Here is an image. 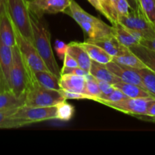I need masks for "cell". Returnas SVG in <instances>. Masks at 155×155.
<instances>
[{
    "mask_svg": "<svg viewBox=\"0 0 155 155\" xmlns=\"http://www.w3.org/2000/svg\"><path fill=\"white\" fill-rule=\"evenodd\" d=\"M56 105L51 107H27L23 105L17 109L12 114V117L21 121L24 126H27L33 123L56 120Z\"/></svg>",
    "mask_w": 155,
    "mask_h": 155,
    "instance_id": "7",
    "label": "cell"
},
{
    "mask_svg": "<svg viewBox=\"0 0 155 155\" xmlns=\"http://www.w3.org/2000/svg\"><path fill=\"white\" fill-rule=\"evenodd\" d=\"M112 61L120 64L129 67L134 69H142V68H147L146 65L132 51L124 55L113 57Z\"/></svg>",
    "mask_w": 155,
    "mask_h": 155,
    "instance_id": "26",
    "label": "cell"
},
{
    "mask_svg": "<svg viewBox=\"0 0 155 155\" xmlns=\"http://www.w3.org/2000/svg\"><path fill=\"white\" fill-rule=\"evenodd\" d=\"M139 119H142L147 121H151V122H155V100L149 106L146 116L142 117L139 118Z\"/></svg>",
    "mask_w": 155,
    "mask_h": 155,
    "instance_id": "37",
    "label": "cell"
},
{
    "mask_svg": "<svg viewBox=\"0 0 155 155\" xmlns=\"http://www.w3.org/2000/svg\"><path fill=\"white\" fill-rule=\"evenodd\" d=\"M119 24L140 33L142 35L143 39H150L155 35V27L147 21L140 8L135 10L131 9L129 14L120 17Z\"/></svg>",
    "mask_w": 155,
    "mask_h": 155,
    "instance_id": "8",
    "label": "cell"
},
{
    "mask_svg": "<svg viewBox=\"0 0 155 155\" xmlns=\"http://www.w3.org/2000/svg\"><path fill=\"white\" fill-rule=\"evenodd\" d=\"M86 78L81 76L73 75V74H62L59 77V86H60L61 89L88 95L86 91Z\"/></svg>",
    "mask_w": 155,
    "mask_h": 155,
    "instance_id": "14",
    "label": "cell"
},
{
    "mask_svg": "<svg viewBox=\"0 0 155 155\" xmlns=\"http://www.w3.org/2000/svg\"><path fill=\"white\" fill-rule=\"evenodd\" d=\"M64 62V67H67V68H74V67H78L77 61L70 55L69 54L66 52L65 57L63 59Z\"/></svg>",
    "mask_w": 155,
    "mask_h": 155,
    "instance_id": "39",
    "label": "cell"
},
{
    "mask_svg": "<svg viewBox=\"0 0 155 155\" xmlns=\"http://www.w3.org/2000/svg\"><path fill=\"white\" fill-rule=\"evenodd\" d=\"M112 26L113 29V36L120 43L128 48L139 44L143 39L142 35L140 33L126 28L119 23Z\"/></svg>",
    "mask_w": 155,
    "mask_h": 155,
    "instance_id": "15",
    "label": "cell"
},
{
    "mask_svg": "<svg viewBox=\"0 0 155 155\" xmlns=\"http://www.w3.org/2000/svg\"><path fill=\"white\" fill-rule=\"evenodd\" d=\"M130 10L131 7L127 0H118L116 4V12L117 15H118V18L129 14Z\"/></svg>",
    "mask_w": 155,
    "mask_h": 155,
    "instance_id": "33",
    "label": "cell"
},
{
    "mask_svg": "<svg viewBox=\"0 0 155 155\" xmlns=\"http://www.w3.org/2000/svg\"><path fill=\"white\" fill-rule=\"evenodd\" d=\"M5 91H10V89H9V86L6 81L1 65H0V92H5Z\"/></svg>",
    "mask_w": 155,
    "mask_h": 155,
    "instance_id": "40",
    "label": "cell"
},
{
    "mask_svg": "<svg viewBox=\"0 0 155 155\" xmlns=\"http://www.w3.org/2000/svg\"><path fill=\"white\" fill-rule=\"evenodd\" d=\"M61 75L62 74H73V75L81 76V77H88L90 76V73L85 71L83 68L80 67H74V68H67V67H62L61 69Z\"/></svg>",
    "mask_w": 155,
    "mask_h": 155,
    "instance_id": "32",
    "label": "cell"
},
{
    "mask_svg": "<svg viewBox=\"0 0 155 155\" xmlns=\"http://www.w3.org/2000/svg\"><path fill=\"white\" fill-rule=\"evenodd\" d=\"M24 97H17L11 91L0 92V110L18 108L24 104Z\"/></svg>",
    "mask_w": 155,
    "mask_h": 155,
    "instance_id": "23",
    "label": "cell"
},
{
    "mask_svg": "<svg viewBox=\"0 0 155 155\" xmlns=\"http://www.w3.org/2000/svg\"><path fill=\"white\" fill-rule=\"evenodd\" d=\"M71 0H33L27 3L30 12L43 16L45 14L63 12L68 7Z\"/></svg>",
    "mask_w": 155,
    "mask_h": 155,
    "instance_id": "10",
    "label": "cell"
},
{
    "mask_svg": "<svg viewBox=\"0 0 155 155\" xmlns=\"http://www.w3.org/2000/svg\"><path fill=\"white\" fill-rule=\"evenodd\" d=\"M30 22L33 31V45L43 60L49 71L57 77L61 76V70L55 58L51 45V35L46 23L43 18L33 12H30Z\"/></svg>",
    "mask_w": 155,
    "mask_h": 155,
    "instance_id": "1",
    "label": "cell"
},
{
    "mask_svg": "<svg viewBox=\"0 0 155 155\" xmlns=\"http://www.w3.org/2000/svg\"><path fill=\"white\" fill-rule=\"evenodd\" d=\"M61 92L63 95L64 98H65V100L68 99H88L91 100V98L90 96L87 95H84L81 93H78V92H68V91L62 90L60 89Z\"/></svg>",
    "mask_w": 155,
    "mask_h": 155,
    "instance_id": "34",
    "label": "cell"
},
{
    "mask_svg": "<svg viewBox=\"0 0 155 155\" xmlns=\"http://www.w3.org/2000/svg\"><path fill=\"white\" fill-rule=\"evenodd\" d=\"M97 83H98L99 88H100V91L102 92V95H108V94L111 93L115 89L113 85L110 84V83H107V82L103 81V80H97Z\"/></svg>",
    "mask_w": 155,
    "mask_h": 155,
    "instance_id": "36",
    "label": "cell"
},
{
    "mask_svg": "<svg viewBox=\"0 0 155 155\" xmlns=\"http://www.w3.org/2000/svg\"><path fill=\"white\" fill-rule=\"evenodd\" d=\"M67 53L77 61L78 67L89 72L92 60L87 51L79 45L78 42H71L68 43Z\"/></svg>",
    "mask_w": 155,
    "mask_h": 155,
    "instance_id": "16",
    "label": "cell"
},
{
    "mask_svg": "<svg viewBox=\"0 0 155 155\" xmlns=\"http://www.w3.org/2000/svg\"><path fill=\"white\" fill-rule=\"evenodd\" d=\"M135 71L141 77L146 90L155 98V72L147 68L135 69Z\"/></svg>",
    "mask_w": 155,
    "mask_h": 155,
    "instance_id": "25",
    "label": "cell"
},
{
    "mask_svg": "<svg viewBox=\"0 0 155 155\" xmlns=\"http://www.w3.org/2000/svg\"><path fill=\"white\" fill-rule=\"evenodd\" d=\"M15 33L16 45L19 49L21 57L28 70L30 75L32 77V74L36 71H49L33 43L21 36V33L15 28Z\"/></svg>",
    "mask_w": 155,
    "mask_h": 155,
    "instance_id": "6",
    "label": "cell"
},
{
    "mask_svg": "<svg viewBox=\"0 0 155 155\" xmlns=\"http://www.w3.org/2000/svg\"><path fill=\"white\" fill-rule=\"evenodd\" d=\"M127 1L129 2V5H130L131 9H132V10H135V9L139 8V5H138V2L136 0H127Z\"/></svg>",
    "mask_w": 155,
    "mask_h": 155,
    "instance_id": "42",
    "label": "cell"
},
{
    "mask_svg": "<svg viewBox=\"0 0 155 155\" xmlns=\"http://www.w3.org/2000/svg\"><path fill=\"white\" fill-rule=\"evenodd\" d=\"M90 2V4L96 9L100 13H101L103 15V10L102 8L101 3H100V0H88Z\"/></svg>",
    "mask_w": 155,
    "mask_h": 155,
    "instance_id": "41",
    "label": "cell"
},
{
    "mask_svg": "<svg viewBox=\"0 0 155 155\" xmlns=\"http://www.w3.org/2000/svg\"><path fill=\"white\" fill-rule=\"evenodd\" d=\"M86 91L88 95L91 97L92 101H95L96 98H100L102 95V92L99 88L97 79L93 77L91 74L86 78Z\"/></svg>",
    "mask_w": 155,
    "mask_h": 155,
    "instance_id": "30",
    "label": "cell"
},
{
    "mask_svg": "<svg viewBox=\"0 0 155 155\" xmlns=\"http://www.w3.org/2000/svg\"><path fill=\"white\" fill-rule=\"evenodd\" d=\"M154 100L155 98L153 97L127 98L117 102H107L104 104L124 114L141 118L146 116L149 106Z\"/></svg>",
    "mask_w": 155,
    "mask_h": 155,
    "instance_id": "9",
    "label": "cell"
},
{
    "mask_svg": "<svg viewBox=\"0 0 155 155\" xmlns=\"http://www.w3.org/2000/svg\"><path fill=\"white\" fill-rule=\"evenodd\" d=\"M56 120L61 121H69L74 114V107L66 101L56 105Z\"/></svg>",
    "mask_w": 155,
    "mask_h": 155,
    "instance_id": "29",
    "label": "cell"
},
{
    "mask_svg": "<svg viewBox=\"0 0 155 155\" xmlns=\"http://www.w3.org/2000/svg\"><path fill=\"white\" fill-rule=\"evenodd\" d=\"M138 5L147 21L155 27V0H138Z\"/></svg>",
    "mask_w": 155,
    "mask_h": 155,
    "instance_id": "28",
    "label": "cell"
},
{
    "mask_svg": "<svg viewBox=\"0 0 155 155\" xmlns=\"http://www.w3.org/2000/svg\"><path fill=\"white\" fill-rule=\"evenodd\" d=\"M114 87L119 89L122 92L125 94L129 98H147V97H153L151 94L143 89L142 87L132 83H125L120 81L114 85ZM154 98V97H153Z\"/></svg>",
    "mask_w": 155,
    "mask_h": 155,
    "instance_id": "21",
    "label": "cell"
},
{
    "mask_svg": "<svg viewBox=\"0 0 155 155\" xmlns=\"http://www.w3.org/2000/svg\"><path fill=\"white\" fill-rule=\"evenodd\" d=\"M127 98H129V97L126 96L119 89L115 88L111 93L108 94V95H102L100 98H96L94 101L104 104L105 103L107 102H117V101H122V100Z\"/></svg>",
    "mask_w": 155,
    "mask_h": 155,
    "instance_id": "31",
    "label": "cell"
},
{
    "mask_svg": "<svg viewBox=\"0 0 155 155\" xmlns=\"http://www.w3.org/2000/svg\"><path fill=\"white\" fill-rule=\"evenodd\" d=\"M136 1H137V2H138V0H136Z\"/></svg>",
    "mask_w": 155,
    "mask_h": 155,
    "instance_id": "45",
    "label": "cell"
},
{
    "mask_svg": "<svg viewBox=\"0 0 155 155\" xmlns=\"http://www.w3.org/2000/svg\"><path fill=\"white\" fill-rule=\"evenodd\" d=\"M7 2L8 0H0V6H6Z\"/></svg>",
    "mask_w": 155,
    "mask_h": 155,
    "instance_id": "43",
    "label": "cell"
},
{
    "mask_svg": "<svg viewBox=\"0 0 155 155\" xmlns=\"http://www.w3.org/2000/svg\"><path fill=\"white\" fill-rule=\"evenodd\" d=\"M140 45L146 47L150 50H153L155 51V35L153 37L150 39H143L140 42Z\"/></svg>",
    "mask_w": 155,
    "mask_h": 155,
    "instance_id": "38",
    "label": "cell"
},
{
    "mask_svg": "<svg viewBox=\"0 0 155 155\" xmlns=\"http://www.w3.org/2000/svg\"><path fill=\"white\" fill-rule=\"evenodd\" d=\"M76 21L89 40H97L113 36L112 26H109L98 18L85 12L74 0H71L68 7L63 12Z\"/></svg>",
    "mask_w": 155,
    "mask_h": 155,
    "instance_id": "2",
    "label": "cell"
},
{
    "mask_svg": "<svg viewBox=\"0 0 155 155\" xmlns=\"http://www.w3.org/2000/svg\"><path fill=\"white\" fill-rule=\"evenodd\" d=\"M0 39L10 47L16 45L15 28L6 6H0Z\"/></svg>",
    "mask_w": 155,
    "mask_h": 155,
    "instance_id": "12",
    "label": "cell"
},
{
    "mask_svg": "<svg viewBox=\"0 0 155 155\" xmlns=\"http://www.w3.org/2000/svg\"><path fill=\"white\" fill-rule=\"evenodd\" d=\"M18 108L0 110V129H14L24 127L21 121L12 117V114Z\"/></svg>",
    "mask_w": 155,
    "mask_h": 155,
    "instance_id": "24",
    "label": "cell"
},
{
    "mask_svg": "<svg viewBox=\"0 0 155 155\" xmlns=\"http://www.w3.org/2000/svg\"><path fill=\"white\" fill-rule=\"evenodd\" d=\"M32 78L46 89L60 90L59 77L49 71H39L32 74Z\"/></svg>",
    "mask_w": 155,
    "mask_h": 155,
    "instance_id": "19",
    "label": "cell"
},
{
    "mask_svg": "<svg viewBox=\"0 0 155 155\" xmlns=\"http://www.w3.org/2000/svg\"><path fill=\"white\" fill-rule=\"evenodd\" d=\"M26 2H27V3H29V2H33V0H25Z\"/></svg>",
    "mask_w": 155,
    "mask_h": 155,
    "instance_id": "44",
    "label": "cell"
},
{
    "mask_svg": "<svg viewBox=\"0 0 155 155\" xmlns=\"http://www.w3.org/2000/svg\"><path fill=\"white\" fill-rule=\"evenodd\" d=\"M65 101L60 90L46 89L32 78L25 93L24 105L27 107H51Z\"/></svg>",
    "mask_w": 155,
    "mask_h": 155,
    "instance_id": "3",
    "label": "cell"
},
{
    "mask_svg": "<svg viewBox=\"0 0 155 155\" xmlns=\"http://www.w3.org/2000/svg\"><path fill=\"white\" fill-rule=\"evenodd\" d=\"M86 41L100 46L112 58L116 57V56L124 55V54H129L131 52L129 48L120 43L118 39L114 36H108V37L103 38L101 39H97V40L87 39Z\"/></svg>",
    "mask_w": 155,
    "mask_h": 155,
    "instance_id": "13",
    "label": "cell"
},
{
    "mask_svg": "<svg viewBox=\"0 0 155 155\" xmlns=\"http://www.w3.org/2000/svg\"><path fill=\"white\" fill-rule=\"evenodd\" d=\"M12 62H13V47L5 45L0 39V65L8 84L9 82Z\"/></svg>",
    "mask_w": 155,
    "mask_h": 155,
    "instance_id": "20",
    "label": "cell"
},
{
    "mask_svg": "<svg viewBox=\"0 0 155 155\" xmlns=\"http://www.w3.org/2000/svg\"><path fill=\"white\" fill-rule=\"evenodd\" d=\"M117 2L118 0H100L103 10V16L112 24V25L119 23L116 12Z\"/></svg>",
    "mask_w": 155,
    "mask_h": 155,
    "instance_id": "27",
    "label": "cell"
},
{
    "mask_svg": "<svg viewBox=\"0 0 155 155\" xmlns=\"http://www.w3.org/2000/svg\"><path fill=\"white\" fill-rule=\"evenodd\" d=\"M130 51L135 54L147 68L155 72V51L138 44L130 47Z\"/></svg>",
    "mask_w": 155,
    "mask_h": 155,
    "instance_id": "22",
    "label": "cell"
},
{
    "mask_svg": "<svg viewBox=\"0 0 155 155\" xmlns=\"http://www.w3.org/2000/svg\"><path fill=\"white\" fill-rule=\"evenodd\" d=\"M106 66L112 74L118 77L121 80V81L137 85V86H141L143 89H145L144 84L141 81V77L134 68L122 65L120 64L116 63L114 61L106 64Z\"/></svg>",
    "mask_w": 155,
    "mask_h": 155,
    "instance_id": "11",
    "label": "cell"
},
{
    "mask_svg": "<svg viewBox=\"0 0 155 155\" xmlns=\"http://www.w3.org/2000/svg\"><path fill=\"white\" fill-rule=\"evenodd\" d=\"M68 49V44H65V42L61 40H56L55 42V50L56 52L57 53L58 56L59 58L63 60L65 54L67 52Z\"/></svg>",
    "mask_w": 155,
    "mask_h": 155,
    "instance_id": "35",
    "label": "cell"
},
{
    "mask_svg": "<svg viewBox=\"0 0 155 155\" xmlns=\"http://www.w3.org/2000/svg\"><path fill=\"white\" fill-rule=\"evenodd\" d=\"M32 77L23 61L18 46L13 47V62L9 77V89L17 97H24Z\"/></svg>",
    "mask_w": 155,
    "mask_h": 155,
    "instance_id": "4",
    "label": "cell"
},
{
    "mask_svg": "<svg viewBox=\"0 0 155 155\" xmlns=\"http://www.w3.org/2000/svg\"><path fill=\"white\" fill-rule=\"evenodd\" d=\"M89 73L97 80L106 81L107 83H109L110 84L113 85V86L115 83L121 81V80L118 77H116L115 74H112L108 69L106 64L98 63L95 61L92 60V61H91Z\"/></svg>",
    "mask_w": 155,
    "mask_h": 155,
    "instance_id": "17",
    "label": "cell"
},
{
    "mask_svg": "<svg viewBox=\"0 0 155 155\" xmlns=\"http://www.w3.org/2000/svg\"><path fill=\"white\" fill-rule=\"evenodd\" d=\"M6 8L14 27L21 36L33 43L30 10L27 2L25 0H8Z\"/></svg>",
    "mask_w": 155,
    "mask_h": 155,
    "instance_id": "5",
    "label": "cell"
},
{
    "mask_svg": "<svg viewBox=\"0 0 155 155\" xmlns=\"http://www.w3.org/2000/svg\"><path fill=\"white\" fill-rule=\"evenodd\" d=\"M78 43L87 51L91 60L95 61L98 63L103 64H106L112 61V56L109 55L107 52H106L103 48H100L98 45H94L87 41L78 42Z\"/></svg>",
    "mask_w": 155,
    "mask_h": 155,
    "instance_id": "18",
    "label": "cell"
}]
</instances>
